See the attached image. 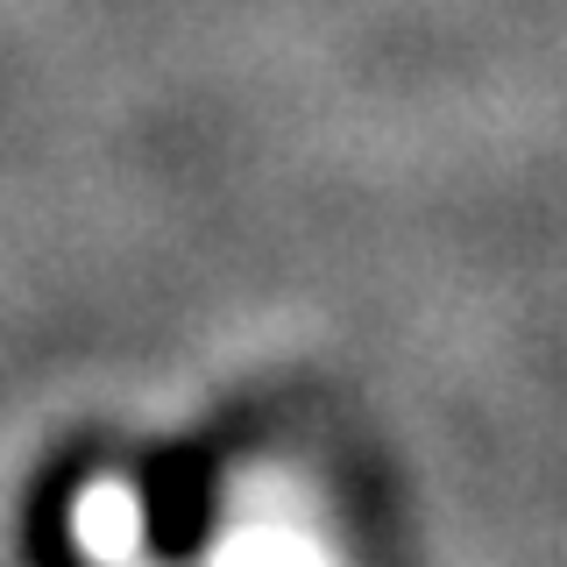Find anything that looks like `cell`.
<instances>
[{
  "instance_id": "2",
  "label": "cell",
  "mask_w": 567,
  "mask_h": 567,
  "mask_svg": "<svg viewBox=\"0 0 567 567\" xmlns=\"http://www.w3.org/2000/svg\"><path fill=\"white\" fill-rule=\"evenodd\" d=\"M71 546L93 567H128L142 560V496L121 475H93L71 496Z\"/></svg>"
},
{
  "instance_id": "1",
  "label": "cell",
  "mask_w": 567,
  "mask_h": 567,
  "mask_svg": "<svg viewBox=\"0 0 567 567\" xmlns=\"http://www.w3.org/2000/svg\"><path fill=\"white\" fill-rule=\"evenodd\" d=\"M199 567H333L306 518H284L277 504H241V518L206 546Z\"/></svg>"
},
{
  "instance_id": "3",
  "label": "cell",
  "mask_w": 567,
  "mask_h": 567,
  "mask_svg": "<svg viewBox=\"0 0 567 567\" xmlns=\"http://www.w3.org/2000/svg\"><path fill=\"white\" fill-rule=\"evenodd\" d=\"M128 567H142V560H128Z\"/></svg>"
}]
</instances>
